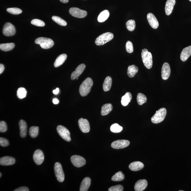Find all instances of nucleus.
<instances>
[{
    "label": "nucleus",
    "mask_w": 191,
    "mask_h": 191,
    "mask_svg": "<svg viewBox=\"0 0 191 191\" xmlns=\"http://www.w3.org/2000/svg\"><path fill=\"white\" fill-rule=\"evenodd\" d=\"M93 85V81L91 78H87L86 79L79 88V93L80 95L83 97L87 96L90 91Z\"/></svg>",
    "instance_id": "f257e3e1"
},
{
    "label": "nucleus",
    "mask_w": 191,
    "mask_h": 191,
    "mask_svg": "<svg viewBox=\"0 0 191 191\" xmlns=\"http://www.w3.org/2000/svg\"><path fill=\"white\" fill-rule=\"evenodd\" d=\"M142 58L145 67L150 69L153 66V57L151 52H149L147 49H143L141 53Z\"/></svg>",
    "instance_id": "f03ea898"
},
{
    "label": "nucleus",
    "mask_w": 191,
    "mask_h": 191,
    "mask_svg": "<svg viewBox=\"0 0 191 191\" xmlns=\"http://www.w3.org/2000/svg\"><path fill=\"white\" fill-rule=\"evenodd\" d=\"M167 113L166 108H162L156 111L155 114L152 118L151 121L154 124H159L164 120Z\"/></svg>",
    "instance_id": "7ed1b4c3"
},
{
    "label": "nucleus",
    "mask_w": 191,
    "mask_h": 191,
    "mask_svg": "<svg viewBox=\"0 0 191 191\" xmlns=\"http://www.w3.org/2000/svg\"><path fill=\"white\" fill-rule=\"evenodd\" d=\"M114 38V35L111 32H107L98 36L95 40V43L98 46H102L110 41Z\"/></svg>",
    "instance_id": "20e7f679"
},
{
    "label": "nucleus",
    "mask_w": 191,
    "mask_h": 191,
    "mask_svg": "<svg viewBox=\"0 0 191 191\" xmlns=\"http://www.w3.org/2000/svg\"><path fill=\"white\" fill-rule=\"evenodd\" d=\"M36 44H39L41 48L45 49L51 48L54 45V42L51 39L45 38H38L35 40Z\"/></svg>",
    "instance_id": "39448f33"
},
{
    "label": "nucleus",
    "mask_w": 191,
    "mask_h": 191,
    "mask_svg": "<svg viewBox=\"0 0 191 191\" xmlns=\"http://www.w3.org/2000/svg\"><path fill=\"white\" fill-rule=\"evenodd\" d=\"M54 171L57 181L60 182H63L64 180V175L60 163L58 162L55 163Z\"/></svg>",
    "instance_id": "423d86ee"
},
{
    "label": "nucleus",
    "mask_w": 191,
    "mask_h": 191,
    "mask_svg": "<svg viewBox=\"0 0 191 191\" xmlns=\"http://www.w3.org/2000/svg\"><path fill=\"white\" fill-rule=\"evenodd\" d=\"M57 130L60 136L64 140L70 142L71 140L70 137V133L67 128L62 125H59L57 128Z\"/></svg>",
    "instance_id": "0eeeda50"
},
{
    "label": "nucleus",
    "mask_w": 191,
    "mask_h": 191,
    "mask_svg": "<svg viewBox=\"0 0 191 191\" xmlns=\"http://www.w3.org/2000/svg\"><path fill=\"white\" fill-rule=\"evenodd\" d=\"M70 14L73 16L78 18H83L87 16V12L86 11L77 8H72L69 10Z\"/></svg>",
    "instance_id": "6e6552de"
},
{
    "label": "nucleus",
    "mask_w": 191,
    "mask_h": 191,
    "mask_svg": "<svg viewBox=\"0 0 191 191\" xmlns=\"http://www.w3.org/2000/svg\"><path fill=\"white\" fill-rule=\"evenodd\" d=\"M15 32V29L12 23L7 22L4 25L3 33L4 36H12L14 35Z\"/></svg>",
    "instance_id": "1a4fd4ad"
},
{
    "label": "nucleus",
    "mask_w": 191,
    "mask_h": 191,
    "mask_svg": "<svg viewBox=\"0 0 191 191\" xmlns=\"http://www.w3.org/2000/svg\"><path fill=\"white\" fill-rule=\"evenodd\" d=\"M71 162L75 167H82L86 164V160L84 158L79 155H73L71 157Z\"/></svg>",
    "instance_id": "9d476101"
},
{
    "label": "nucleus",
    "mask_w": 191,
    "mask_h": 191,
    "mask_svg": "<svg viewBox=\"0 0 191 191\" xmlns=\"http://www.w3.org/2000/svg\"><path fill=\"white\" fill-rule=\"evenodd\" d=\"M130 142L127 140H118L113 142L111 147L115 149H121L128 146Z\"/></svg>",
    "instance_id": "9b49d317"
},
{
    "label": "nucleus",
    "mask_w": 191,
    "mask_h": 191,
    "mask_svg": "<svg viewBox=\"0 0 191 191\" xmlns=\"http://www.w3.org/2000/svg\"><path fill=\"white\" fill-rule=\"evenodd\" d=\"M33 159L36 165H40L42 164L44 161V156L41 150L37 149L34 152Z\"/></svg>",
    "instance_id": "f8f14e48"
},
{
    "label": "nucleus",
    "mask_w": 191,
    "mask_h": 191,
    "mask_svg": "<svg viewBox=\"0 0 191 191\" xmlns=\"http://www.w3.org/2000/svg\"><path fill=\"white\" fill-rule=\"evenodd\" d=\"M78 125L79 128L83 132L87 133L90 131V124L87 119L81 118L78 121Z\"/></svg>",
    "instance_id": "ddd939ff"
},
{
    "label": "nucleus",
    "mask_w": 191,
    "mask_h": 191,
    "mask_svg": "<svg viewBox=\"0 0 191 191\" xmlns=\"http://www.w3.org/2000/svg\"><path fill=\"white\" fill-rule=\"evenodd\" d=\"M171 69L168 63H165L163 64L162 69V77L163 80H166L170 75Z\"/></svg>",
    "instance_id": "4468645a"
},
{
    "label": "nucleus",
    "mask_w": 191,
    "mask_h": 191,
    "mask_svg": "<svg viewBox=\"0 0 191 191\" xmlns=\"http://www.w3.org/2000/svg\"><path fill=\"white\" fill-rule=\"evenodd\" d=\"M147 18L151 27L154 29H157L159 26V23L154 15L152 13H149L147 14Z\"/></svg>",
    "instance_id": "2eb2a0df"
},
{
    "label": "nucleus",
    "mask_w": 191,
    "mask_h": 191,
    "mask_svg": "<svg viewBox=\"0 0 191 191\" xmlns=\"http://www.w3.org/2000/svg\"><path fill=\"white\" fill-rule=\"evenodd\" d=\"M86 67V66L84 64H81L77 67L75 71L73 72L71 78L72 80L76 79L77 77L80 76L84 71Z\"/></svg>",
    "instance_id": "dca6fc26"
},
{
    "label": "nucleus",
    "mask_w": 191,
    "mask_h": 191,
    "mask_svg": "<svg viewBox=\"0 0 191 191\" xmlns=\"http://www.w3.org/2000/svg\"><path fill=\"white\" fill-rule=\"evenodd\" d=\"M147 186L148 182L146 180H139L135 183V190L136 191H142L146 188Z\"/></svg>",
    "instance_id": "f3484780"
},
{
    "label": "nucleus",
    "mask_w": 191,
    "mask_h": 191,
    "mask_svg": "<svg viewBox=\"0 0 191 191\" xmlns=\"http://www.w3.org/2000/svg\"><path fill=\"white\" fill-rule=\"evenodd\" d=\"M15 162V160L10 156H4L0 159V164L2 166H10L14 165Z\"/></svg>",
    "instance_id": "a211bd4d"
},
{
    "label": "nucleus",
    "mask_w": 191,
    "mask_h": 191,
    "mask_svg": "<svg viewBox=\"0 0 191 191\" xmlns=\"http://www.w3.org/2000/svg\"><path fill=\"white\" fill-rule=\"evenodd\" d=\"M175 3V0H167L166 1L165 6V12L167 15H169L171 14Z\"/></svg>",
    "instance_id": "6ab92c4d"
},
{
    "label": "nucleus",
    "mask_w": 191,
    "mask_h": 191,
    "mask_svg": "<svg viewBox=\"0 0 191 191\" xmlns=\"http://www.w3.org/2000/svg\"><path fill=\"white\" fill-rule=\"evenodd\" d=\"M19 126L20 136L22 138H25L26 136L27 133V125L26 122L23 120H21L19 122Z\"/></svg>",
    "instance_id": "aec40b11"
},
{
    "label": "nucleus",
    "mask_w": 191,
    "mask_h": 191,
    "mask_svg": "<svg viewBox=\"0 0 191 191\" xmlns=\"http://www.w3.org/2000/svg\"><path fill=\"white\" fill-rule=\"evenodd\" d=\"M191 55V46L186 47L182 51L180 58L183 62L186 61Z\"/></svg>",
    "instance_id": "412c9836"
},
{
    "label": "nucleus",
    "mask_w": 191,
    "mask_h": 191,
    "mask_svg": "<svg viewBox=\"0 0 191 191\" xmlns=\"http://www.w3.org/2000/svg\"><path fill=\"white\" fill-rule=\"evenodd\" d=\"M91 180L89 177H86L83 180L80 184V191H87L91 185Z\"/></svg>",
    "instance_id": "4be33fe9"
},
{
    "label": "nucleus",
    "mask_w": 191,
    "mask_h": 191,
    "mask_svg": "<svg viewBox=\"0 0 191 191\" xmlns=\"http://www.w3.org/2000/svg\"><path fill=\"white\" fill-rule=\"evenodd\" d=\"M144 167L143 163L140 162H132L129 165V168L130 170L136 171L141 170Z\"/></svg>",
    "instance_id": "5701e85b"
},
{
    "label": "nucleus",
    "mask_w": 191,
    "mask_h": 191,
    "mask_svg": "<svg viewBox=\"0 0 191 191\" xmlns=\"http://www.w3.org/2000/svg\"><path fill=\"white\" fill-rule=\"evenodd\" d=\"M67 58V55L66 54L60 55L57 57L55 62L54 66L55 67H58L61 66L65 61Z\"/></svg>",
    "instance_id": "b1692460"
},
{
    "label": "nucleus",
    "mask_w": 191,
    "mask_h": 191,
    "mask_svg": "<svg viewBox=\"0 0 191 191\" xmlns=\"http://www.w3.org/2000/svg\"><path fill=\"white\" fill-rule=\"evenodd\" d=\"M112 80L111 77L108 76L105 79L104 84H103V89L105 92L110 90L111 85H112Z\"/></svg>",
    "instance_id": "393cba45"
},
{
    "label": "nucleus",
    "mask_w": 191,
    "mask_h": 191,
    "mask_svg": "<svg viewBox=\"0 0 191 191\" xmlns=\"http://www.w3.org/2000/svg\"><path fill=\"white\" fill-rule=\"evenodd\" d=\"M113 109V106L111 104H105L102 106L101 114L103 116L108 115L110 113Z\"/></svg>",
    "instance_id": "a878e982"
},
{
    "label": "nucleus",
    "mask_w": 191,
    "mask_h": 191,
    "mask_svg": "<svg viewBox=\"0 0 191 191\" xmlns=\"http://www.w3.org/2000/svg\"><path fill=\"white\" fill-rule=\"evenodd\" d=\"M132 98L131 94L130 92H127L125 95L122 97L121 103L124 106H127L129 103Z\"/></svg>",
    "instance_id": "bb28decb"
},
{
    "label": "nucleus",
    "mask_w": 191,
    "mask_h": 191,
    "mask_svg": "<svg viewBox=\"0 0 191 191\" xmlns=\"http://www.w3.org/2000/svg\"><path fill=\"white\" fill-rule=\"evenodd\" d=\"M138 68L136 66L132 65L128 66L127 74L130 78H133L138 72Z\"/></svg>",
    "instance_id": "cd10ccee"
},
{
    "label": "nucleus",
    "mask_w": 191,
    "mask_h": 191,
    "mask_svg": "<svg viewBox=\"0 0 191 191\" xmlns=\"http://www.w3.org/2000/svg\"><path fill=\"white\" fill-rule=\"evenodd\" d=\"M109 12L108 10H104L101 12L98 17L97 20L99 22H103L106 21L109 16Z\"/></svg>",
    "instance_id": "c85d7f7f"
},
{
    "label": "nucleus",
    "mask_w": 191,
    "mask_h": 191,
    "mask_svg": "<svg viewBox=\"0 0 191 191\" xmlns=\"http://www.w3.org/2000/svg\"><path fill=\"white\" fill-rule=\"evenodd\" d=\"M15 44L14 43L1 44H0V49L4 51H8L12 50L14 48Z\"/></svg>",
    "instance_id": "c756f323"
},
{
    "label": "nucleus",
    "mask_w": 191,
    "mask_h": 191,
    "mask_svg": "<svg viewBox=\"0 0 191 191\" xmlns=\"http://www.w3.org/2000/svg\"><path fill=\"white\" fill-rule=\"evenodd\" d=\"M125 179V176L122 172L119 171L116 173L111 178V180L113 181H121Z\"/></svg>",
    "instance_id": "7c9ffc66"
},
{
    "label": "nucleus",
    "mask_w": 191,
    "mask_h": 191,
    "mask_svg": "<svg viewBox=\"0 0 191 191\" xmlns=\"http://www.w3.org/2000/svg\"><path fill=\"white\" fill-rule=\"evenodd\" d=\"M27 91L25 88L21 87L19 88L17 92V95L19 98L22 99L26 96Z\"/></svg>",
    "instance_id": "2f4dec72"
},
{
    "label": "nucleus",
    "mask_w": 191,
    "mask_h": 191,
    "mask_svg": "<svg viewBox=\"0 0 191 191\" xmlns=\"http://www.w3.org/2000/svg\"><path fill=\"white\" fill-rule=\"evenodd\" d=\"M137 103L139 105H142L146 102L147 98L143 94L138 93L137 96Z\"/></svg>",
    "instance_id": "473e14b6"
},
{
    "label": "nucleus",
    "mask_w": 191,
    "mask_h": 191,
    "mask_svg": "<svg viewBox=\"0 0 191 191\" xmlns=\"http://www.w3.org/2000/svg\"><path fill=\"white\" fill-rule=\"evenodd\" d=\"M39 128L37 126H32L29 128V134L33 138H35L38 136Z\"/></svg>",
    "instance_id": "72a5a7b5"
},
{
    "label": "nucleus",
    "mask_w": 191,
    "mask_h": 191,
    "mask_svg": "<svg viewBox=\"0 0 191 191\" xmlns=\"http://www.w3.org/2000/svg\"><path fill=\"white\" fill-rule=\"evenodd\" d=\"M52 19L54 22L61 26H65L67 25V23L66 21L59 16H53Z\"/></svg>",
    "instance_id": "f704fd0d"
},
{
    "label": "nucleus",
    "mask_w": 191,
    "mask_h": 191,
    "mask_svg": "<svg viewBox=\"0 0 191 191\" xmlns=\"http://www.w3.org/2000/svg\"><path fill=\"white\" fill-rule=\"evenodd\" d=\"M123 127L117 123L114 124L111 126L110 130L111 132L114 133L121 132L123 130Z\"/></svg>",
    "instance_id": "c9c22d12"
},
{
    "label": "nucleus",
    "mask_w": 191,
    "mask_h": 191,
    "mask_svg": "<svg viewBox=\"0 0 191 191\" xmlns=\"http://www.w3.org/2000/svg\"><path fill=\"white\" fill-rule=\"evenodd\" d=\"M126 26L129 31H134L136 27V23L135 20H130L126 23Z\"/></svg>",
    "instance_id": "e433bc0d"
},
{
    "label": "nucleus",
    "mask_w": 191,
    "mask_h": 191,
    "mask_svg": "<svg viewBox=\"0 0 191 191\" xmlns=\"http://www.w3.org/2000/svg\"><path fill=\"white\" fill-rule=\"evenodd\" d=\"M6 11L9 13L15 15L20 14L22 12V10L20 9L16 8H8Z\"/></svg>",
    "instance_id": "4c0bfd02"
},
{
    "label": "nucleus",
    "mask_w": 191,
    "mask_h": 191,
    "mask_svg": "<svg viewBox=\"0 0 191 191\" xmlns=\"http://www.w3.org/2000/svg\"><path fill=\"white\" fill-rule=\"evenodd\" d=\"M32 25L38 27H43L45 25V23L42 20L37 19H34L31 21Z\"/></svg>",
    "instance_id": "58836bf2"
},
{
    "label": "nucleus",
    "mask_w": 191,
    "mask_h": 191,
    "mask_svg": "<svg viewBox=\"0 0 191 191\" xmlns=\"http://www.w3.org/2000/svg\"><path fill=\"white\" fill-rule=\"evenodd\" d=\"M126 49L127 52L129 53H132L134 51V48L132 43L128 41L126 43Z\"/></svg>",
    "instance_id": "ea45409f"
},
{
    "label": "nucleus",
    "mask_w": 191,
    "mask_h": 191,
    "mask_svg": "<svg viewBox=\"0 0 191 191\" xmlns=\"http://www.w3.org/2000/svg\"><path fill=\"white\" fill-rule=\"evenodd\" d=\"M123 186L121 185H118L111 186L108 189L109 191H123Z\"/></svg>",
    "instance_id": "a19ab883"
},
{
    "label": "nucleus",
    "mask_w": 191,
    "mask_h": 191,
    "mask_svg": "<svg viewBox=\"0 0 191 191\" xmlns=\"http://www.w3.org/2000/svg\"><path fill=\"white\" fill-rule=\"evenodd\" d=\"M7 126L5 121L0 122V132L1 133L5 132L7 131Z\"/></svg>",
    "instance_id": "79ce46f5"
},
{
    "label": "nucleus",
    "mask_w": 191,
    "mask_h": 191,
    "mask_svg": "<svg viewBox=\"0 0 191 191\" xmlns=\"http://www.w3.org/2000/svg\"><path fill=\"white\" fill-rule=\"evenodd\" d=\"M0 145L3 147H7L9 145V142L7 139L3 138V137H1L0 138Z\"/></svg>",
    "instance_id": "37998d69"
},
{
    "label": "nucleus",
    "mask_w": 191,
    "mask_h": 191,
    "mask_svg": "<svg viewBox=\"0 0 191 191\" xmlns=\"http://www.w3.org/2000/svg\"><path fill=\"white\" fill-rule=\"evenodd\" d=\"M14 191H29V188L25 187V186H22V187H21L16 189L15 190H14Z\"/></svg>",
    "instance_id": "c03bdc74"
},
{
    "label": "nucleus",
    "mask_w": 191,
    "mask_h": 191,
    "mask_svg": "<svg viewBox=\"0 0 191 191\" xmlns=\"http://www.w3.org/2000/svg\"><path fill=\"white\" fill-rule=\"evenodd\" d=\"M4 66L3 64H0V74H1L3 73L4 70Z\"/></svg>",
    "instance_id": "a18cd8bd"
},
{
    "label": "nucleus",
    "mask_w": 191,
    "mask_h": 191,
    "mask_svg": "<svg viewBox=\"0 0 191 191\" xmlns=\"http://www.w3.org/2000/svg\"><path fill=\"white\" fill-rule=\"evenodd\" d=\"M59 92V88H57L55 90H53V94H55V95H57V94H58Z\"/></svg>",
    "instance_id": "49530a36"
},
{
    "label": "nucleus",
    "mask_w": 191,
    "mask_h": 191,
    "mask_svg": "<svg viewBox=\"0 0 191 191\" xmlns=\"http://www.w3.org/2000/svg\"><path fill=\"white\" fill-rule=\"evenodd\" d=\"M53 104H59V100H58L57 98H55L54 99H53Z\"/></svg>",
    "instance_id": "de8ad7c7"
},
{
    "label": "nucleus",
    "mask_w": 191,
    "mask_h": 191,
    "mask_svg": "<svg viewBox=\"0 0 191 191\" xmlns=\"http://www.w3.org/2000/svg\"><path fill=\"white\" fill-rule=\"evenodd\" d=\"M60 1L63 3H68L69 0H60Z\"/></svg>",
    "instance_id": "09e8293b"
},
{
    "label": "nucleus",
    "mask_w": 191,
    "mask_h": 191,
    "mask_svg": "<svg viewBox=\"0 0 191 191\" xmlns=\"http://www.w3.org/2000/svg\"><path fill=\"white\" fill-rule=\"evenodd\" d=\"M0 175H1V176H0V177H1V176H2V174L1 173H0Z\"/></svg>",
    "instance_id": "8fccbe9b"
},
{
    "label": "nucleus",
    "mask_w": 191,
    "mask_h": 191,
    "mask_svg": "<svg viewBox=\"0 0 191 191\" xmlns=\"http://www.w3.org/2000/svg\"><path fill=\"white\" fill-rule=\"evenodd\" d=\"M179 191H184V190H179Z\"/></svg>",
    "instance_id": "3c124183"
},
{
    "label": "nucleus",
    "mask_w": 191,
    "mask_h": 191,
    "mask_svg": "<svg viewBox=\"0 0 191 191\" xmlns=\"http://www.w3.org/2000/svg\"><path fill=\"white\" fill-rule=\"evenodd\" d=\"M190 2H191V0H189Z\"/></svg>",
    "instance_id": "603ef678"
}]
</instances>
